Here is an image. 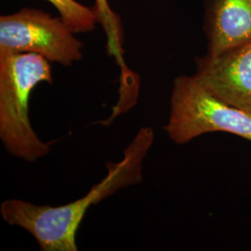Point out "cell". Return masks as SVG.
<instances>
[{"label":"cell","instance_id":"4","mask_svg":"<svg viewBox=\"0 0 251 251\" xmlns=\"http://www.w3.org/2000/svg\"><path fill=\"white\" fill-rule=\"evenodd\" d=\"M61 17L24 8L0 17V50L43 56L50 63L71 66L83 58V43Z\"/></svg>","mask_w":251,"mask_h":251},{"label":"cell","instance_id":"2","mask_svg":"<svg viewBox=\"0 0 251 251\" xmlns=\"http://www.w3.org/2000/svg\"><path fill=\"white\" fill-rule=\"evenodd\" d=\"M50 62L41 55L0 50V139L15 157L33 163L51 151L36 134L29 117L32 91L52 84Z\"/></svg>","mask_w":251,"mask_h":251},{"label":"cell","instance_id":"7","mask_svg":"<svg viewBox=\"0 0 251 251\" xmlns=\"http://www.w3.org/2000/svg\"><path fill=\"white\" fill-rule=\"evenodd\" d=\"M93 8L96 10L98 23L101 25L106 34L108 54L113 55L117 59L122 75H127L131 71L127 69L124 62V36L120 18L111 9L108 0H95Z\"/></svg>","mask_w":251,"mask_h":251},{"label":"cell","instance_id":"5","mask_svg":"<svg viewBox=\"0 0 251 251\" xmlns=\"http://www.w3.org/2000/svg\"><path fill=\"white\" fill-rule=\"evenodd\" d=\"M194 75L218 99L251 115V43L197 60Z\"/></svg>","mask_w":251,"mask_h":251},{"label":"cell","instance_id":"8","mask_svg":"<svg viewBox=\"0 0 251 251\" xmlns=\"http://www.w3.org/2000/svg\"><path fill=\"white\" fill-rule=\"evenodd\" d=\"M50 3L66 25L76 33L92 32L98 24L94 8L87 7L76 0H46Z\"/></svg>","mask_w":251,"mask_h":251},{"label":"cell","instance_id":"1","mask_svg":"<svg viewBox=\"0 0 251 251\" xmlns=\"http://www.w3.org/2000/svg\"><path fill=\"white\" fill-rule=\"evenodd\" d=\"M153 140L152 127H142L124 150L123 158L108 163L106 176L83 198L55 206L8 199L0 206L2 219L30 233L42 251H78L75 235L88 209L120 189L142 181L143 162Z\"/></svg>","mask_w":251,"mask_h":251},{"label":"cell","instance_id":"6","mask_svg":"<svg viewBox=\"0 0 251 251\" xmlns=\"http://www.w3.org/2000/svg\"><path fill=\"white\" fill-rule=\"evenodd\" d=\"M207 53L251 43V0H204Z\"/></svg>","mask_w":251,"mask_h":251},{"label":"cell","instance_id":"3","mask_svg":"<svg viewBox=\"0 0 251 251\" xmlns=\"http://www.w3.org/2000/svg\"><path fill=\"white\" fill-rule=\"evenodd\" d=\"M164 130L176 144L210 132H226L251 142V115L218 99L193 75L173 82L171 110Z\"/></svg>","mask_w":251,"mask_h":251}]
</instances>
